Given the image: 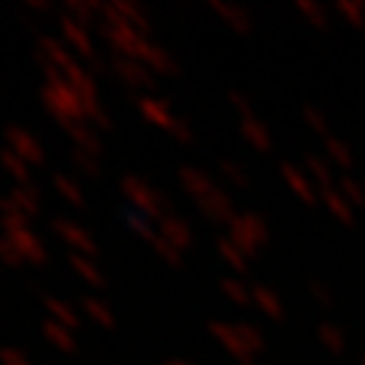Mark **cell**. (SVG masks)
<instances>
[{"label":"cell","mask_w":365,"mask_h":365,"mask_svg":"<svg viewBox=\"0 0 365 365\" xmlns=\"http://www.w3.org/2000/svg\"><path fill=\"white\" fill-rule=\"evenodd\" d=\"M138 111L144 114L149 122H155L157 128H173L176 122L170 117L168 106L163 103V101H155V98H138Z\"/></svg>","instance_id":"cell-8"},{"label":"cell","mask_w":365,"mask_h":365,"mask_svg":"<svg viewBox=\"0 0 365 365\" xmlns=\"http://www.w3.org/2000/svg\"><path fill=\"white\" fill-rule=\"evenodd\" d=\"M27 9H33V11H49V3L46 0H27Z\"/></svg>","instance_id":"cell-28"},{"label":"cell","mask_w":365,"mask_h":365,"mask_svg":"<svg viewBox=\"0 0 365 365\" xmlns=\"http://www.w3.org/2000/svg\"><path fill=\"white\" fill-rule=\"evenodd\" d=\"M54 187H57V192L66 197L68 203H73V206H84V195H81L78 184L73 182L68 173H54Z\"/></svg>","instance_id":"cell-21"},{"label":"cell","mask_w":365,"mask_h":365,"mask_svg":"<svg viewBox=\"0 0 365 365\" xmlns=\"http://www.w3.org/2000/svg\"><path fill=\"white\" fill-rule=\"evenodd\" d=\"M6 235L11 238V244L19 249V255L27 262H33V265H43L46 262V249H43V244L30 230H11V233Z\"/></svg>","instance_id":"cell-5"},{"label":"cell","mask_w":365,"mask_h":365,"mask_svg":"<svg viewBox=\"0 0 365 365\" xmlns=\"http://www.w3.org/2000/svg\"><path fill=\"white\" fill-rule=\"evenodd\" d=\"M0 363L3 365H30L25 354L16 352V349H9V346H3V349H0Z\"/></svg>","instance_id":"cell-27"},{"label":"cell","mask_w":365,"mask_h":365,"mask_svg":"<svg viewBox=\"0 0 365 365\" xmlns=\"http://www.w3.org/2000/svg\"><path fill=\"white\" fill-rule=\"evenodd\" d=\"M66 130H68V135L73 138L76 149L90 152V155H95V157L101 155V138H98V133H95L92 125H87V122H73V125H68Z\"/></svg>","instance_id":"cell-7"},{"label":"cell","mask_w":365,"mask_h":365,"mask_svg":"<svg viewBox=\"0 0 365 365\" xmlns=\"http://www.w3.org/2000/svg\"><path fill=\"white\" fill-rule=\"evenodd\" d=\"M146 241H149V244L155 247V252L160 255V257H163V260L179 262V249L173 247V244H170V241L163 233H152L149 238H146Z\"/></svg>","instance_id":"cell-23"},{"label":"cell","mask_w":365,"mask_h":365,"mask_svg":"<svg viewBox=\"0 0 365 365\" xmlns=\"http://www.w3.org/2000/svg\"><path fill=\"white\" fill-rule=\"evenodd\" d=\"M125 222H128V227H130V230L141 233L144 238H149V235L155 233V230H152V220H149V217H144L141 211L128 209V211H125Z\"/></svg>","instance_id":"cell-24"},{"label":"cell","mask_w":365,"mask_h":365,"mask_svg":"<svg viewBox=\"0 0 365 365\" xmlns=\"http://www.w3.org/2000/svg\"><path fill=\"white\" fill-rule=\"evenodd\" d=\"M60 27H63V36H66V41L76 49L78 54H84L87 60H95V49H92L90 43V36H87V30H84V25H78L73 16H63L60 19ZM98 63V60H95Z\"/></svg>","instance_id":"cell-6"},{"label":"cell","mask_w":365,"mask_h":365,"mask_svg":"<svg viewBox=\"0 0 365 365\" xmlns=\"http://www.w3.org/2000/svg\"><path fill=\"white\" fill-rule=\"evenodd\" d=\"M122 192H125V197L130 200L135 209L141 211L144 217H149L152 222L165 220V200H163V195L155 192V190H149L138 176L128 173V176L122 179Z\"/></svg>","instance_id":"cell-1"},{"label":"cell","mask_w":365,"mask_h":365,"mask_svg":"<svg viewBox=\"0 0 365 365\" xmlns=\"http://www.w3.org/2000/svg\"><path fill=\"white\" fill-rule=\"evenodd\" d=\"M43 306H46V312L52 314V319L54 322H60L63 327H68V330H76L78 327V314L68 306L66 300H60V298H43Z\"/></svg>","instance_id":"cell-11"},{"label":"cell","mask_w":365,"mask_h":365,"mask_svg":"<svg viewBox=\"0 0 365 365\" xmlns=\"http://www.w3.org/2000/svg\"><path fill=\"white\" fill-rule=\"evenodd\" d=\"M106 3H95V0H66L68 16H73L78 25H90L95 14H103Z\"/></svg>","instance_id":"cell-12"},{"label":"cell","mask_w":365,"mask_h":365,"mask_svg":"<svg viewBox=\"0 0 365 365\" xmlns=\"http://www.w3.org/2000/svg\"><path fill=\"white\" fill-rule=\"evenodd\" d=\"M54 233L60 235L66 244H71L73 247V252H78V255H87V257H95L98 255V244L92 241V235L84 230V227H78L76 222L66 220V217H57V220L52 222Z\"/></svg>","instance_id":"cell-2"},{"label":"cell","mask_w":365,"mask_h":365,"mask_svg":"<svg viewBox=\"0 0 365 365\" xmlns=\"http://www.w3.org/2000/svg\"><path fill=\"white\" fill-rule=\"evenodd\" d=\"M68 260H71V265H73V271H76L84 282H90L92 287H103V274L98 271V265L87 257V255H78V252H71L68 255Z\"/></svg>","instance_id":"cell-14"},{"label":"cell","mask_w":365,"mask_h":365,"mask_svg":"<svg viewBox=\"0 0 365 365\" xmlns=\"http://www.w3.org/2000/svg\"><path fill=\"white\" fill-rule=\"evenodd\" d=\"M81 309H84V314L90 317L92 322H98L101 327H114V314H111V309L106 306L103 300H98V298H81Z\"/></svg>","instance_id":"cell-18"},{"label":"cell","mask_w":365,"mask_h":365,"mask_svg":"<svg viewBox=\"0 0 365 365\" xmlns=\"http://www.w3.org/2000/svg\"><path fill=\"white\" fill-rule=\"evenodd\" d=\"M0 260L6 262V265H11V268H16V265L25 262V257L19 255V249L14 247L9 235H0Z\"/></svg>","instance_id":"cell-25"},{"label":"cell","mask_w":365,"mask_h":365,"mask_svg":"<svg viewBox=\"0 0 365 365\" xmlns=\"http://www.w3.org/2000/svg\"><path fill=\"white\" fill-rule=\"evenodd\" d=\"M41 54L52 63V66H57L60 71H66V68H71L76 60L68 54V49L60 43V41H54V38H41Z\"/></svg>","instance_id":"cell-16"},{"label":"cell","mask_w":365,"mask_h":365,"mask_svg":"<svg viewBox=\"0 0 365 365\" xmlns=\"http://www.w3.org/2000/svg\"><path fill=\"white\" fill-rule=\"evenodd\" d=\"M111 66H114V71H117V76L122 78L125 84H130V87H149V84H152L149 68H146L144 63H138V60H133V57L114 54Z\"/></svg>","instance_id":"cell-4"},{"label":"cell","mask_w":365,"mask_h":365,"mask_svg":"<svg viewBox=\"0 0 365 365\" xmlns=\"http://www.w3.org/2000/svg\"><path fill=\"white\" fill-rule=\"evenodd\" d=\"M165 365H187V363H165Z\"/></svg>","instance_id":"cell-30"},{"label":"cell","mask_w":365,"mask_h":365,"mask_svg":"<svg viewBox=\"0 0 365 365\" xmlns=\"http://www.w3.org/2000/svg\"><path fill=\"white\" fill-rule=\"evenodd\" d=\"M41 330H43L46 341H52L60 352H73V349H76V341H73V336H71V330L63 327L60 322H54V319H43V327H41Z\"/></svg>","instance_id":"cell-10"},{"label":"cell","mask_w":365,"mask_h":365,"mask_svg":"<svg viewBox=\"0 0 365 365\" xmlns=\"http://www.w3.org/2000/svg\"><path fill=\"white\" fill-rule=\"evenodd\" d=\"M73 163H76L78 168H81V173H87V176H98V173H101L98 157L90 155V152H81V149H76V152H73Z\"/></svg>","instance_id":"cell-26"},{"label":"cell","mask_w":365,"mask_h":365,"mask_svg":"<svg viewBox=\"0 0 365 365\" xmlns=\"http://www.w3.org/2000/svg\"><path fill=\"white\" fill-rule=\"evenodd\" d=\"M0 163H3V168L11 173L14 179L19 184H30V173H27V163L22 160V157L16 155L14 149H9V146H3L0 149Z\"/></svg>","instance_id":"cell-19"},{"label":"cell","mask_w":365,"mask_h":365,"mask_svg":"<svg viewBox=\"0 0 365 365\" xmlns=\"http://www.w3.org/2000/svg\"><path fill=\"white\" fill-rule=\"evenodd\" d=\"M11 203L16 209L25 211L27 217H33V214H38V190L30 184H16L11 190Z\"/></svg>","instance_id":"cell-15"},{"label":"cell","mask_w":365,"mask_h":365,"mask_svg":"<svg viewBox=\"0 0 365 365\" xmlns=\"http://www.w3.org/2000/svg\"><path fill=\"white\" fill-rule=\"evenodd\" d=\"M27 217L22 209H16L11 203V197H0V225H3V230L6 233H11V230H27Z\"/></svg>","instance_id":"cell-9"},{"label":"cell","mask_w":365,"mask_h":365,"mask_svg":"<svg viewBox=\"0 0 365 365\" xmlns=\"http://www.w3.org/2000/svg\"><path fill=\"white\" fill-rule=\"evenodd\" d=\"M182 182H184V187H187V190H190L192 195H197V197H203L211 190V184L206 182V176H200V173H197V170H192V168L182 170Z\"/></svg>","instance_id":"cell-22"},{"label":"cell","mask_w":365,"mask_h":365,"mask_svg":"<svg viewBox=\"0 0 365 365\" xmlns=\"http://www.w3.org/2000/svg\"><path fill=\"white\" fill-rule=\"evenodd\" d=\"M84 122L98 128V130H111V117L106 114V108L95 101H84Z\"/></svg>","instance_id":"cell-20"},{"label":"cell","mask_w":365,"mask_h":365,"mask_svg":"<svg viewBox=\"0 0 365 365\" xmlns=\"http://www.w3.org/2000/svg\"><path fill=\"white\" fill-rule=\"evenodd\" d=\"M6 138H9V149H14L25 163H43V160H46V155H43V149H41L38 141H36L27 130H22V128L11 125V128L6 130Z\"/></svg>","instance_id":"cell-3"},{"label":"cell","mask_w":365,"mask_h":365,"mask_svg":"<svg viewBox=\"0 0 365 365\" xmlns=\"http://www.w3.org/2000/svg\"><path fill=\"white\" fill-rule=\"evenodd\" d=\"M160 233L165 235L176 249H184L190 244V230H187V225L179 217H165L160 222Z\"/></svg>","instance_id":"cell-17"},{"label":"cell","mask_w":365,"mask_h":365,"mask_svg":"<svg viewBox=\"0 0 365 365\" xmlns=\"http://www.w3.org/2000/svg\"><path fill=\"white\" fill-rule=\"evenodd\" d=\"M170 133H173V135H179V138H190V133H187V125H182V122H176V125L170 128Z\"/></svg>","instance_id":"cell-29"},{"label":"cell","mask_w":365,"mask_h":365,"mask_svg":"<svg viewBox=\"0 0 365 365\" xmlns=\"http://www.w3.org/2000/svg\"><path fill=\"white\" fill-rule=\"evenodd\" d=\"M111 9L122 16V22H125V25L135 27L138 33H146V30H149V22H146L144 11H141L135 3H130V0H114V3H111Z\"/></svg>","instance_id":"cell-13"}]
</instances>
